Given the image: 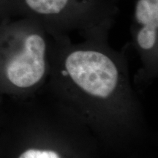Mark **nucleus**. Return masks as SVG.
<instances>
[{
    "label": "nucleus",
    "instance_id": "1",
    "mask_svg": "<svg viewBox=\"0 0 158 158\" xmlns=\"http://www.w3.org/2000/svg\"><path fill=\"white\" fill-rule=\"evenodd\" d=\"M119 0H15L16 15L49 28L102 30L119 13Z\"/></svg>",
    "mask_w": 158,
    "mask_h": 158
},
{
    "label": "nucleus",
    "instance_id": "2",
    "mask_svg": "<svg viewBox=\"0 0 158 158\" xmlns=\"http://www.w3.org/2000/svg\"><path fill=\"white\" fill-rule=\"evenodd\" d=\"M64 68L83 90L98 98H108L117 85L118 71L109 55L98 48H76L67 53Z\"/></svg>",
    "mask_w": 158,
    "mask_h": 158
},
{
    "label": "nucleus",
    "instance_id": "3",
    "mask_svg": "<svg viewBox=\"0 0 158 158\" xmlns=\"http://www.w3.org/2000/svg\"><path fill=\"white\" fill-rule=\"evenodd\" d=\"M133 25L138 48L145 53L155 51L158 36V0H136Z\"/></svg>",
    "mask_w": 158,
    "mask_h": 158
},
{
    "label": "nucleus",
    "instance_id": "4",
    "mask_svg": "<svg viewBox=\"0 0 158 158\" xmlns=\"http://www.w3.org/2000/svg\"><path fill=\"white\" fill-rule=\"evenodd\" d=\"M18 158H60L58 154L50 150L30 149L23 152Z\"/></svg>",
    "mask_w": 158,
    "mask_h": 158
},
{
    "label": "nucleus",
    "instance_id": "5",
    "mask_svg": "<svg viewBox=\"0 0 158 158\" xmlns=\"http://www.w3.org/2000/svg\"><path fill=\"white\" fill-rule=\"evenodd\" d=\"M15 15V0H0V22Z\"/></svg>",
    "mask_w": 158,
    "mask_h": 158
}]
</instances>
